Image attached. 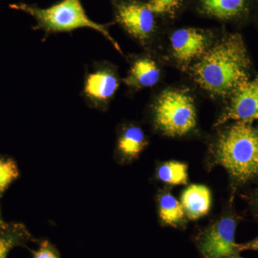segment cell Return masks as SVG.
<instances>
[{
	"label": "cell",
	"mask_w": 258,
	"mask_h": 258,
	"mask_svg": "<svg viewBox=\"0 0 258 258\" xmlns=\"http://www.w3.org/2000/svg\"><path fill=\"white\" fill-rule=\"evenodd\" d=\"M249 60L242 37L230 35L217 42L192 68L200 87L215 96L232 94L248 80Z\"/></svg>",
	"instance_id": "6da1fadb"
},
{
	"label": "cell",
	"mask_w": 258,
	"mask_h": 258,
	"mask_svg": "<svg viewBox=\"0 0 258 258\" xmlns=\"http://www.w3.org/2000/svg\"><path fill=\"white\" fill-rule=\"evenodd\" d=\"M215 158L237 181L258 177V129L250 122L232 125L219 137Z\"/></svg>",
	"instance_id": "7a4b0ae2"
},
{
	"label": "cell",
	"mask_w": 258,
	"mask_h": 258,
	"mask_svg": "<svg viewBox=\"0 0 258 258\" xmlns=\"http://www.w3.org/2000/svg\"><path fill=\"white\" fill-rule=\"evenodd\" d=\"M11 8L31 15L37 21L35 28L44 30L47 34L71 32L83 28L93 29L99 32L118 52H121L119 45L110 35L107 25L95 23L88 18L81 0H62L47 8L23 3L11 5Z\"/></svg>",
	"instance_id": "3957f363"
},
{
	"label": "cell",
	"mask_w": 258,
	"mask_h": 258,
	"mask_svg": "<svg viewBox=\"0 0 258 258\" xmlns=\"http://www.w3.org/2000/svg\"><path fill=\"white\" fill-rule=\"evenodd\" d=\"M154 121L166 135L179 137L189 133L197 123L192 97L183 90L164 91L154 106Z\"/></svg>",
	"instance_id": "277c9868"
},
{
	"label": "cell",
	"mask_w": 258,
	"mask_h": 258,
	"mask_svg": "<svg viewBox=\"0 0 258 258\" xmlns=\"http://www.w3.org/2000/svg\"><path fill=\"white\" fill-rule=\"evenodd\" d=\"M119 86L114 68L106 62H97L85 76L83 96L91 106L106 108Z\"/></svg>",
	"instance_id": "5b68a950"
},
{
	"label": "cell",
	"mask_w": 258,
	"mask_h": 258,
	"mask_svg": "<svg viewBox=\"0 0 258 258\" xmlns=\"http://www.w3.org/2000/svg\"><path fill=\"white\" fill-rule=\"evenodd\" d=\"M236 222L225 217L212 226L200 236L199 248L204 258H222L240 252L235 243Z\"/></svg>",
	"instance_id": "8992f818"
},
{
	"label": "cell",
	"mask_w": 258,
	"mask_h": 258,
	"mask_svg": "<svg viewBox=\"0 0 258 258\" xmlns=\"http://www.w3.org/2000/svg\"><path fill=\"white\" fill-rule=\"evenodd\" d=\"M116 20L125 31L142 42H147L155 30L154 13L147 4L123 2L116 8Z\"/></svg>",
	"instance_id": "52a82bcc"
},
{
	"label": "cell",
	"mask_w": 258,
	"mask_h": 258,
	"mask_svg": "<svg viewBox=\"0 0 258 258\" xmlns=\"http://www.w3.org/2000/svg\"><path fill=\"white\" fill-rule=\"evenodd\" d=\"M258 119V77L247 80L232 93L230 104L216 125L227 120L251 122Z\"/></svg>",
	"instance_id": "ba28073f"
},
{
	"label": "cell",
	"mask_w": 258,
	"mask_h": 258,
	"mask_svg": "<svg viewBox=\"0 0 258 258\" xmlns=\"http://www.w3.org/2000/svg\"><path fill=\"white\" fill-rule=\"evenodd\" d=\"M172 53L181 64H187L203 56L209 45L208 37L196 29H180L170 37Z\"/></svg>",
	"instance_id": "9c48e42d"
},
{
	"label": "cell",
	"mask_w": 258,
	"mask_h": 258,
	"mask_svg": "<svg viewBox=\"0 0 258 258\" xmlns=\"http://www.w3.org/2000/svg\"><path fill=\"white\" fill-rule=\"evenodd\" d=\"M160 78V71L155 61L149 57L137 59L123 81L128 87L134 89L152 87L157 84Z\"/></svg>",
	"instance_id": "30bf717a"
},
{
	"label": "cell",
	"mask_w": 258,
	"mask_h": 258,
	"mask_svg": "<svg viewBox=\"0 0 258 258\" xmlns=\"http://www.w3.org/2000/svg\"><path fill=\"white\" fill-rule=\"evenodd\" d=\"M211 203V192L204 185H191L185 189L181 196V205L190 220H198L206 215Z\"/></svg>",
	"instance_id": "8fae6325"
},
{
	"label": "cell",
	"mask_w": 258,
	"mask_h": 258,
	"mask_svg": "<svg viewBox=\"0 0 258 258\" xmlns=\"http://www.w3.org/2000/svg\"><path fill=\"white\" fill-rule=\"evenodd\" d=\"M147 139L143 131L136 125L127 127L120 134L118 141V149L123 157L135 159L147 145Z\"/></svg>",
	"instance_id": "7c38bea8"
},
{
	"label": "cell",
	"mask_w": 258,
	"mask_h": 258,
	"mask_svg": "<svg viewBox=\"0 0 258 258\" xmlns=\"http://www.w3.org/2000/svg\"><path fill=\"white\" fill-rule=\"evenodd\" d=\"M207 14L229 20L238 16L245 8L246 0H199Z\"/></svg>",
	"instance_id": "4fadbf2b"
},
{
	"label": "cell",
	"mask_w": 258,
	"mask_h": 258,
	"mask_svg": "<svg viewBox=\"0 0 258 258\" xmlns=\"http://www.w3.org/2000/svg\"><path fill=\"white\" fill-rule=\"evenodd\" d=\"M159 217L163 223L176 226L182 222L185 212L182 205L170 194H165L159 199Z\"/></svg>",
	"instance_id": "5bb4252c"
},
{
	"label": "cell",
	"mask_w": 258,
	"mask_h": 258,
	"mask_svg": "<svg viewBox=\"0 0 258 258\" xmlns=\"http://www.w3.org/2000/svg\"><path fill=\"white\" fill-rule=\"evenodd\" d=\"M158 178L163 182L173 185L187 183V166L179 161H168L157 171Z\"/></svg>",
	"instance_id": "9a60e30c"
},
{
	"label": "cell",
	"mask_w": 258,
	"mask_h": 258,
	"mask_svg": "<svg viewBox=\"0 0 258 258\" xmlns=\"http://www.w3.org/2000/svg\"><path fill=\"white\" fill-rule=\"evenodd\" d=\"M18 176V166L14 161L0 157V193Z\"/></svg>",
	"instance_id": "2e32d148"
},
{
	"label": "cell",
	"mask_w": 258,
	"mask_h": 258,
	"mask_svg": "<svg viewBox=\"0 0 258 258\" xmlns=\"http://www.w3.org/2000/svg\"><path fill=\"white\" fill-rule=\"evenodd\" d=\"M183 0H150L147 5L153 13L156 14H173Z\"/></svg>",
	"instance_id": "e0dca14e"
},
{
	"label": "cell",
	"mask_w": 258,
	"mask_h": 258,
	"mask_svg": "<svg viewBox=\"0 0 258 258\" xmlns=\"http://www.w3.org/2000/svg\"><path fill=\"white\" fill-rule=\"evenodd\" d=\"M20 233H0V258H7L10 249L23 240Z\"/></svg>",
	"instance_id": "ac0fdd59"
},
{
	"label": "cell",
	"mask_w": 258,
	"mask_h": 258,
	"mask_svg": "<svg viewBox=\"0 0 258 258\" xmlns=\"http://www.w3.org/2000/svg\"><path fill=\"white\" fill-rule=\"evenodd\" d=\"M33 258H60L55 247L47 240L40 243L38 249L33 252Z\"/></svg>",
	"instance_id": "d6986e66"
},
{
	"label": "cell",
	"mask_w": 258,
	"mask_h": 258,
	"mask_svg": "<svg viewBox=\"0 0 258 258\" xmlns=\"http://www.w3.org/2000/svg\"><path fill=\"white\" fill-rule=\"evenodd\" d=\"M239 249L240 251L245 250V249L258 251V237L247 243L239 244Z\"/></svg>",
	"instance_id": "ffe728a7"
},
{
	"label": "cell",
	"mask_w": 258,
	"mask_h": 258,
	"mask_svg": "<svg viewBox=\"0 0 258 258\" xmlns=\"http://www.w3.org/2000/svg\"><path fill=\"white\" fill-rule=\"evenodd\" d=\"M222 258H243L239 255V254H232V255L227 256V257Z\"/></svg>",
	"instance_id": "44dd1931"
},
{
	"label": "cell",
	"mask_w": 258,
	"mask_h": 258,
	"mask_svg": "<svg viewBox=\"0 0 258 258\" xmlns=\"http://www.w3.org/2000/svg\"><path fill=\"white\" fill-rule=\"evenodd\" d=\"M2 222H1V219H0V225H1Z\"/></svg>",
	"instance_id": "7402d4cb"
}]
</instances>
